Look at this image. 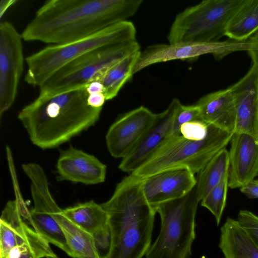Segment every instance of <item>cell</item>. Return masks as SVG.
I'll list each match as a JSON object with an SVG mask.
<instances>
[{
	"label": "cell",
	"mask_w": 258,
	"mask_h": 258,
	"mask_svg": "<svg viewBox=\"0 0 258 258\" xmlns=\"http://www.w3.org/2000/svg\"><path fill=\"white\" fill-rule=\"evenodd\" d=\"M195 175L183 168L158 172L143 178V193L148 203L154 208L187 194L196 184Z\"/></svg>",
	"instance_id": "obj_14"
},
{
	"label": "cell",
	"mask_w": 258,
	"mask_h": 258,
	"mask_svg": "<svg viewBox=\"0 0 258 258\" xmlns=\"http://www.w3.org/2000/svg\"><path fill=\"white\" fill-rule=\"evenodd\" d=\"M235 102L234 133L258 138V69L252 64L247 73L231 86Z\"/></svg>",
	"instance_id": "obj_17"
},
{
	"label": "cell",
	"mask_w": 258,
	"mask_h": 258,
	"mask_svg": "<svg viewBox=\"0 0 258 258\" xmlns=\"http://www.w3.org/2000/svg\"><path fill=\"white\" fill-rule=\"evenodd\" d=\"M208 132V124L201 120L185 123L180 128V134L188 140L199 141L204 139Z\"/></svg>",
	"instance_id": "obj_30"
},
{
	"label": "cell",
	"mask_w": 258,
	"mask_h": 258,
	"mask_svg": "<svg viewBox=\"0 0 258 258\" xmlns=\"http://www.w3.org/2000/svg\"><path fill=\"white\" fill-rule=\"evenodd\" d=\"M22 169L31 181L30 189L34 207L25 218L33 229L50 244L58 247L74 258L66 236L56 218L60 209L53 199L47 178L42 167L37 163L23 164Z\"/></svg>",
	"instance_id": "obj_9"
},
{
	"label": "cell",
	"mask_w": 258,
	"mask_h": 258,
	"mask_svg": "<svg viewBox=\"0 0 258 258\" xmlns=\"http://www.w3.org/2000/svg\"><path fill=\"white\" fill-rule=\"evenodd\" d=\"M49 244L22 220L18 229L17 245L11 250L9 258H59Z\"/></svg>",
	"instance_id": "obj_21"
},
{
	"label": "cell",
	"mask_w": 258,
	"mask_h": 258,
	"mask_svg": "<svg viewBox=\"0 0 258 258\" xmlns=\"http://www.w3.org/2000/svg\"><path fill=\"white\" fill-rule=\"evenodd\" d=\"M138 50L137 40L106 45L92 50L66 63L39 88V95L52 96L85 88L99 80L113 65Z\"/></svg>",
	"instance_id": "obj_7"
},
{
	"label": "cell",
	"mask_w": 258,
	"mask_h": 258,
	"mask_svg": "<svg viewBox=\"0 0 258 258\" xmlns=\"http://www.w3.org/2000/svg\"><path fill=\"white\" fill-rule=\"evenodd\" d=\"M230 143L228 187L240 188L258 176V138L234 133Z\"/></svg>",
	"instance_id": "obj_15"
},
{
	"label": "cell",
	"mask_w": 258,
	"mask_h": 258,
	"mask_svg": "<svg viewBox=\"0 0 258 258\" xmlns=\"http://www.w3.org/2000/svg\"><path fill=\"white\" fill-rule=\"evenodd\" d=\"M219 247L225 258H258V247L236 220L231 218L221 228Z\"/></svg>",
	"instance_id": "obj_19"
},
{
	"label": "cell",
	"mask_w": 258,
	"mask_h": 258,
	"mask_svg": "<svg viewBox=\"0 0 258 258\" xmlns=\"http://www.w3.org/2000/svg\"><path fill=\"white\" fill-rule=\"evenodd\" d=\"M105 101L106 99L103 93H93L88 94L87 102L93 108H102Z\"/></svg>",
	"instance_id": "obj_32"
},
{
	"label": "cell",
	"mask_w": 258,
	"mask_h": 258,
	"mask_svg": "<svg viewBox=\"0 0 258 258\" xmlns=\"http://www.w3.org/2000/svg\"><path fill=\"white\" fill-rule=\"evenodd\" d=\"M57 178L87 185L103 182L106 166L92 155L70 147L61 150L56 164Z\"/></svg>",
	"instance_id": "obj_16"
},
{
	"label": "cell",
	"mask_w": 258,
	"mask_h": 258,
	"mask_svg": "<svg viewBox=\"0 0 258 258\" xmlns=\"http://www.w3.org/2000/svg\"><path fill=\"white\" fill-rule=\"evenodd\" d=\"M258 49V42L250 39L239 41L229 39L212 42H180L149 46L143 52L135 64L133 75L149 66L174 60L196 58L206 54H212L217 60L239 51H249Z\"/></svg>",
	"instance_id": "obj_10"
},
{
	"label": "cell",
	"mask_w": 258,
	"mask_h": 258,
	"mask_svg": "<svg viewBox=\"0 0 258 258\" xmlns=\"http://www.w3.org/2000/svg\"><path fill=\"white\" fill-rule=\"evenodd\" d=\"M229 152L225 148L198 173L196 186L201 201L229 172Z\"/></svg>",
	"instance_id": "obj_25"
},
{
	"label": "cell",
	"mask_w": 258,
	"mask_h": 258,
	"mask_svg": "<svg viewBox=\"0 0 258 258\" xmlns=\"http://www.w3.org/2000/svg\"><path fill=\"white\" fill-rule=\"evenodd\" d=\"M252 40L258 42V31L253 34L250 38Z\"/></svg>",
	"instance_id": "obj_35"
},
{
	"label": "cell",
	"mask_w": 258,
	"mask_h": 258,
	"mask_svg": "<svg viewBox=\"0 0 258 258\" xmlns=\"http://www.w3.org/2000/svg\"><path fill=\"white\" fill-rule=\"evenodd\" d=\"M157 113L141 106L120 116L109 127L106 143L110 155L123 159L138 145L154 122Z\"/></svg>",
	"instance_id": "obj_12"
},
{
	"label": "cell",
	"mask_w": 258,
	"mask_h": 258,
	"mask_svg": "<svg viewBox=\"0 0 258 258\" xmlns=\"http://www.w3.org/2000/svg\"><path fill=\"white\" fill-rule=\"evenodd\" d=\"M240 190L249 199H258V178L249 181L241 187Z\"/></svg>",
	"instance_id": "obj_31"
},
{
	"label": "cell",
	"mask_w": 258,
	"mask_h": 258,
	"mask_svg": "<svg viewBox=\"0 0 258 258\" xmlns=\"http://www.w3.org/2000/svg\"><path fill=\"white\" fill-rule=\"evenodd\" d=\"M23 219L17 199L9 201L0 219V258H9L11 250L17 245L19 226Z\"/></svg>",
	"instance_id": "obj_24"
},
{
	"label": "cell",
	"mask_w": 258,
	"mask_h": 258,
	"mask_svg": "<svg viewBox=\"0 0 258 258\" xmlns=\"http://www.w3.org/2000/svg\"><path fill=\"white\" fill-rule=\"evenodd\" d=\"M236 220L258 247V216L247 210H242Z\"/></svg>",
	"instance_id": "obj_29"
},
{
	"label": "cell",
	"mask_w": 258,
	"mask_h": 258,
	"mask_svg": "<svg viewBox=\"0 0 258 258\" xmlns=\"http://www.w3.org/2000/svg\"><path fill=\"white\" fill-rule=\"evenodd\" d=\"M143 178L130 174L111 197L101 204L111 231L109 250L103 258H142L151 246L156 212L142 189Z\"/></svg>",
	"instance_id": "obj_3"
},
{
	"label": "cell",
	"mask_w": 258,
	"mask_h": 258,
	"mask_svg": "<svg viewBox=\"0 0 258 258\" xmlns=\"http://www.w3.org/2000/svg\"><path fill=\"white\" fill-rule=\"evenodd\" d=\"M62 213L72 223L92 236L108 226L106 212L101 204L92 200L62 209Z\"/></svg>",
	"instance_id": "obj_20"
},
{
	"label": "cell",
	"mask_w": 258,
	"mask_h": 258,
	"mask_svg": "<svg viewBox=\"0 0 258 258\" xmlns=\"http://www.w3.org/2000/svg\"><path fill=\"white\" fill-rule=\"evenodd\" d=\"M17 2V1L16 0H1L0 3V17L1 19L8 9Z\"/></svg>",
	"instance_id": "obj_33"
},
{
	"label": "cell",
	"mask_w": 258,
	"mask_h": 258,
	"mask_svg": "<svg viewBox=\"0 0 258 258\" xmlns=\"http://www.w3.org/2000/svg\"><path fill=\"white\" fill-rule=\"evenodd\" d=\"M194 120H201L199 107L196 104L185 105L181 103L174 118L171 136L180 135L181 125Z\"/></svg>",
	"instance_id": "obj_28"
},
{
	"label": "cell",
	"mask_w": 258,
	"mask_h": 258,
	"mask_svg": "<svg viewBox=\"0 0 258 258\" xmlns=\"http://www.w3.org/2000/svg\"><path fill=\"white\" fill-rule=\"evenodd\" d=\"M233 134L208 124L206 137L196 141L182 135L171 136L140 167L131 174L144 178L172 169L199 173L210 160L230 142Z\"/></svg>",
	"instance_id": "obj_4"
},
{
	"label": "cell",
	"mask_w": 258,
	"mask_h": 258,
	"mask_svg": "<svg viewBox=\"0 0 258 258\" xmlns=\"http://www.w3.org/2000/svg\"><path fill=\"white\" fill-rule=\"evenodd\" d=\"M245 1L205 0L186 8L175 17L168 35L169 43L218 41Z\"/></svg>",
	"instance_id": "obj_8"
},
{
	"label": "cell",
	"mask_w": 258,
	"mask_h": 258,
	"mask_svg": "<svg viewBox=\"0 0 258 258\" xmlns=\"http://www.w3.org/2000/svg\"><path fill=\"white\" fill-rule=\"evenodd\" d=\"M141 50L135 51L111 66L98 81L103 85L106 100L116 97L124 84L133 76V70Z\"/></svg>",
	"instance_id": "obj_26"
},
{
	"label": "cell",
	"mask_w": 258,
	"mask_h": 258,
	"mask_svg": "<svg viewBox=\"0 0 258 258\" xmlns=\"http://www.w3.org/2000/svg\"><path fill=\"white\" fill-rule=\"evenodd\" d=\"M228 176L229 172L201 201V206L208 209L214 216L217 225L220 222L226 206Z\"/></svg>",
	"instance_id": "obj_27"
},
{
	"label": "cell",
	"mask_w": 258,
	"mask_h": 258,
	"mask_svg": "<svg viewBox=\"0 0 258 258\" xmlns=\"http://www.w3.org/2000/svg\"><path fill=\"white\" fill-rule=\"evenodd\" d=\"M250 56L252 64L258 69V49H253L247 52Z\"/></svg>",
	"instance_id": "obj_34"
},
{
	"label": "cell",
	"mask_w": 258,
	"mask_h": 258,
	"mask_svg": "<svg viewBox=\"0 0 258 258\" xmlns=\"http://www.w3.org/2000/svg\"><path fill=\"white\" fill-rule=\"evenodd\" d=\"M85 88L52 96L38 95L18 118L33 144L42 149L58 147L94 125L102 108L90 106Z\"/></svg>",
	"instance_id": "obj_2"
},
{
	"label": "cell",
	"mask_w": 258,
	"mask_h": 258,
	"mask_svg": "<svg viewBox=\"0 0 258 258\" xmlns=\"http://www.w3.org/2000/svg\"><path fill=\"white\" fill-rule=\"evenodd\" d=\"M195 104L200 109L201 121L234 133L236 108L234 95L231 86L204 95Z\"/></svg>",
	"instance_id": "obj_18"
},
{
	"label": "cell",
	"mask_w": 258,
	"mask_h": 258,
	"mask_svg": "<svg viewBox=\"0 0 258 258\" xmlns=\"http://www.w3.org/2000/svg\"><path fill=\"white\" fill-rule=\"evenodd\" d=\"M134 40H136V28L127 20L72 42L50 45L26 57L27 69L25 81L39 87L63 66L92 50Z\"/></svg>",
	"instance_id": "obj_5"
},
{
	"label": "cell",
	"mask_w": 258,
	"mask_h": 258,
	"mask_svg": "<svg viewBox=\"0 0 258 258\" xmlns=\"http://www.w3.org/2000/svg\"><path fill=\"white\" fill-rule=\"evenodd\" d=\"M59 209L55 214L66 236L68 245L74 254V258H102L93 236L66 218Z\"/></svg>",
	"instance_id": "obj_22"
},
{
	"label": "cell",
	"mask_w": 258,
	"mask_h": 258,
	"mask_svg": "<svg viewBox=\"0 0 258 258\" xmlns=\"http://www.w3.org/2000/svg\"><path fill=\"white\" fill-rule=\"evenodd\" d=\"M142 0H49L22 32L27 41L51 45L72 42L127 21Z\"/></svg>",
	"instance_id": "obj_1"
},
{
	"label": "cell",
	"mask_w": 258,
	"mask_h": 258,
	"mask_svg": "<svg viewBox=\"0 0 258 258\" xmlns=\"http://www.w3.org/2000/svg\"><path fill=\"white\" fill-rule=\"evenodd\" d=\"M22 36L9 22L0 23V116L9 110L17 96L23 69Z\"/></svg>",
	"instance_id": "obj_11"
},
{
	"label": "cell",
	"mask_w": 258,
	"mask_h": 258,
	"mask_svg": "<svg viewBox=\"0 0 258 258\" xmlns=\"http://www.w3.org/2000/svg\"><path fill=\"white\" fill-rule=\"evenodd\" d=\"M258 31V0H245L234 14L226 30L229 39L242 41Z\"/></svg>",
	"instance_id": "obj_23"
},
{
	"label": "cell",
	"mask_w": 258,
	"mask_h": 258,
	"mask_svg": "<svg viewBox=\"0 0 258 258\" xmlns=\"http://www.w3.org/2000/svg\"><path fill=\"white\" fill-rule=\"evenodd\" d=\"M180 104L178 99L173 98L164 111L157 113L154 122L140 142L122 159L118 166L120 170L132 173L171 137L174 118Z\"/></svg>",
	"instance_id": "obj_13"
},
{
	"label": "cell",
	"mask_w": 258,
	"mask_h": 258,
	"mask_svg": "<svg viewBox=\"0 0 258 258\" xmlns=\"http://www.w3.org/2000/svg\"><path fill=\"white\" fill-rule=\"evenodd\" d=\"M200 202L195 185L184 196L154 207L161 218V229L146 258L189 257L196 238V215Z\"/></svg>",
	"instance_id": "obj_6"
}]
</instances>
